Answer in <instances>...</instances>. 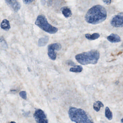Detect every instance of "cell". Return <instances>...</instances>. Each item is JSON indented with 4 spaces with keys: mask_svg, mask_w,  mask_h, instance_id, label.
Here are the masks:
<instances>
[{
    "mask_svg": "<svg viewBox=\"0 0 123 123\" xmlns=\"http://www.w3.org/2000/svg\"><path fill=\"white\" fill-rule=\"evenodd\" d=\"M34 117L37 123H48L49 121L45 113L41 109H37Z\"/></svg>",
    "mask_w": 123,
    "mask_h": 123,
    "instance_id": "cell-6",
    "label": "cell"
},
{
    "mask_svg": "<svg viewBox=\"0 0 123 123\" xmlns=\"http://www.w3.org/2000/svg\"><path fill=\"white\" fill-rule=\"evenodd\" d=\"M83 70V68L80 65H75L74 67L71 68L69 70V71L72 72L80 73Z\"/></svg>",
    "mask_w": 123,
    "mask_h": 123,
    "instance_id": "cell-15",
    "label": "cell"
},
{
    "mask_svg": "<svg viewBox=\"0 0 123 123\" xmlns=\"http://www.w3.org/2000/svg\"><path fill=\"white\" fill-rule=\"evenodd\" d=\"M62 45L59 43L49 44L48 47V55L52 60L54 61L56 58V54L55 51H59L62 49Z\"/></svg>",
    "mask_w": 123,
    "mask_h": 123,
    "instance_id": "cell-5",
    "label": "cell"
},
{
    "mask_svg": "<svg viewBox=\"0 0 123 123\" xmlns=\"http://www.w3.org/2000/svg\"><path fill=\"white\" fill-rule=\"evenodd\" d=\"M35 24L40 28L50 34H54L58 31V29L49 24L44 16H38L35 22Z\"/></svg>",
    "mask_w": 123,
    "mask_h": 123,
    "instance_id": "cell-4",
    "label": "cell"
},
{
    "mask_svg": "<svg viewBox=\"0 0 123 123\" xmlns=\"http://www.w3.org/2000/svg\"><path fill=\"white\" fill-rule=\"evenodd\" d=\"M24 3L25 4H26V5H29V4H31L33 1L32 0H23Z\"/></svg>",
    "mask_w": 123,
    "mask_h": 123,
    "instance_id": "cell-20",
    "label": "cell"
},
{
    "mask_svg": "<svg viewBox=\"0 0 123 123\" xmlns=\"http://www.w3.org/2000/svg\"><path fill=\"white\" fill-rule=\"evenodd\" d=\"M107 11L105 7L100 5L91 8L85 16L86 21L92 25H97L104 21L107 18Z\"/></svg>",
    "mask_w": 123,
    "mask_h": 123,
    "instance_id": "cell-1",
    "label": "cell"
},
{
    "mask_svg": "<svg viewBox=\"0 0 123 123\" xmlns=\"http://www.w3.org/2000/svg\"><path fill=\"white\" fill-rule=\"evenodd\" d=\"M107 39L109 41L112 43H117L121 41L120 37L117 34L112 33L107 37Z\"/></svg>",
    "mask_w": 123,
    "mask_h": 123,
    "instance_id": "cell-9",
    "label": "cell"
},
{
    "mask_svg": "<svg viewBox=\"0 0 123 123\" xmlns=\"http://www.w3.org/2000/svg\"><path fill=\"white\" fill-rule=\"evenodd\" d=\"M61 10H62V14L65 18H69L72 16V11L68 7H63L62 8Z\"/></svg>",
    "mask_w": 123,
    "mask_h": 123,
    "instance_id": "cell-11",
    "label": "cell"
},
{
    "mask_svg": "<svg viewBox=\"0 0 123 123\" xmlns=\"http://www.w3.org/2000/svg\"><path fill=\"white\" fill-rule=\"evenodd\" d=\"M68 114L71 121L75 123H94L86 112L81 109L71 107L68 111Z\"/></svg>",
    "mask_w": 123,
    "mask_h": 123,
    "instance_id": "cell-3",
    "label": "cell"
},
{
    "mask_svg": "<svg viewBox=\"0 0 123 123\" xmlns=\"http://www.w3.org/2000/svg\"><path fill=\"white\" fill-rule=\"evenodd\" d=\"M123 13L121 12L114 16L111 20V25L115 28L123 27Z\"/></svg>",
    "mask_w": 123,
    "mask_h": 123,
    "instance_id": "cell-7",
    "label": "cell"
},
{
    "mask_svg": "<svg viewBox=\"0 0 123 123\" xmlns=\"http://www.w3.org/2000/svg\"><path fill=\"white\" fill-rule=\"evenodd\" d=\"M103 2L105 4L107 5H109L111 3V0H103Z\"/></svg>",
    "mask_w": 123,
    "mask_h": 123,
    "instance_id": "cell-19",
    "label": "cell"
},
{
    "mask_svg": "<svg viewBox=\"0 0 123 123\" xmlns=\"http://www.w3.org/2000/svg\"><path fill=\"white\" fill-rule=\"evenodd\" d=\"M105 116L108 120H111L113 118V114L110 109L108 107H106L105 109Z\"/></svg>",
    "mask_w": 123,
    "mask_h": 123,
    "instance_id": "cell-16",
    "label": "cell"
},
{
    "mask_svg": "<svg viewBox=\"0 0 123 123\" xmlns=\"http://www.w3.org/2000/svg\"><path fill=\"white\" fill-rule=\"evenodd\" d=\"M16 123V122H15L12 121L11 122H10V123Z\"/></svg>",
    "mask_w": 123,
    "mask_h": 123,
    "instance_id": "cell-21",
    "label": "cell"
},
{
    "mask_svg": "<svg viewBox=\"0 0 123 123\" xmlns=\"http://www.w3.org/2000/svg\"><path fill=\"white\" fill-rule=\"evenodd\" d=\"M122 120H123V119H121V122L122 123H123V122H122Z\"/></svg>",
    "mask_w": 123,
    "mask_h": 123,
    "instance_id": "cell-22",
    "label": "cell"
},
{
    "mask_svg": "<svg viewBox=\"0 0 123 123\" xmlns=\"http://www.w3.org/2000/svg\"><path fill=\"white\" fill-rule=\"evenodd\" d=\"M19 94L21 98L25 100H26L27 98V95H26V93L25 91H21Z\"/></svg>",
    "mask_w": 123,
    "mask_h": 123,
    "instance_id": "cell-17",
    "label": "cell"
},
{
    "mask_svg": "<svg viewBox=\"0 0 123 123\" xmlns=\"http://www.w3.org/2000/svg\"><path fill=\"white\" fill-rule=\"evenodd\" d=\"M0 27L1 28L5 31H9L11 28V26L9 21L7 19L3 20L0 24Z\"/></svg>",
    "mask_w": 123,
    "mask_h": 123,
    "instance_id": "cell-12",
    "label": "cell"
},
{
    "mask_svg": "<svg viewBox=\"0 0 123 123\" xmlns=\"http://www.w3.org/2000/svg\"><path fill=\"white\" fill-rule=\"evenodd\" d=\"M100 53L96 50H92L77 55L75 59L77 62L82 65L96 64L100 58Z\"/></svg>",
    "mask_w": 123,
    "mask_h": 123,
    "instance_id": "cell-2",
    "label": "cell"
},
{
    "mask_svg": "<svg viewBox=\"0 0 123 123\" xmlns=\"http://www.w3.org/2000/svg\"><path fill=\"white\" fill-rule=\"evenodd\" d=\"M67 64L68 65L73 66V67H74V66L75 65L74 63L73 62L72 60H68L67 62Z\"/></svg>",
    "mask_w": 123,
    "mask_h": 123,
    "instance_id": "cell-18",
    "label": "cell"
},
{
    "mask_svg": "<svg viewBox=\"0 0 123 123\" xmlns=\"http://www.w3.org/2000/svg\"><path fill=\"white\" fill-rule=\"evenodd\" d=\"M49 37L46 36L44 37L40 38L38 42V45L39 47H43L46 46L49 42Z\"/></svg>",
    "mask_w": 123,
    "mask_h": 123,
    "instance_id": "cell-10",
    "label": "cell"
},
{
    "mask_svg": "<svg viewBox=\"0 0 123 123\" xmlns=\"http://www.w3.org/2000/svg\"><path fill=\"white\" fill-rule=\"evenodd\" d=\"M86 38L90 41L95 40L98 38L100 37V35L98 33H94L92 35L89 34H86L85 35Z\"/></svg>",
    "mask_w": 123,
    "mask_h": 123,
    "instance_id": "cell-13",
    "label": "cell"
},
{
    "mask_svg": "<svg viewBox=\"0 0 123 123\" xmlns=\"http://www.w3.org/2000/svg\"><path fill=\"white\" fill-rule=\"evenodd\" d=\"M104 106V105L103 104L101 101H96L93 103V108L96 111L98 112L100 109L101 108L103 107Z\"/></svg>",
    "mask_w": 123,
    "mask_h": 123,
    "instance_id": "cell-14",
    "label": "cell"
},
{
    "mask_svg": "<svg viewBox=\"0 0 123 123\" xmlns=\"http://www.w3.org/2000/svg\"><path fill=\"white\" fill-rule=\"evenodd\" d=\"M7 4L15 12H17L20 9V4L19 2L15 0H6Z\"/></svg>",
    "mask_w": 123,
    "mask_h": 123,
    "instance_id": "cell-8",
    "label": "cell"
}]
</instances>
